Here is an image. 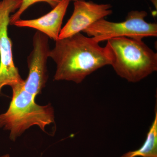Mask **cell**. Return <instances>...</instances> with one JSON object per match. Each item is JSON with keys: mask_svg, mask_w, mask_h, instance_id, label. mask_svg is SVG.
<instances>
[{"mask_svg": "<svg viewBox=\"0 0 157 157\" xmlns=\"http://www.w3.org/2000/svg\"><path fill=\"white\" fill-rule=\"evenodd\" d=\"M99 43L80 33L58 39L49 54L56 65L54 80L79 84L96 70L110 65L106 48Z\"/></svg>", "mask_w": 157, "mask_h": 157, "instance_id": "obj_1", "label": "cell"}, {"mask_svg": "<svg viewBox=\"0 0 157 157\" xmlns=\"http://www.w3.org/2000/svg\"><path fill=\"white\" fill-rule=\"evenodd\" d=\"M105 48L116 73L130 82H138L157 70V54L142 39L113 38Z\"/></svg>", "mask_w": 157, "mask_h": 157, "instance_id": "obj_2", "label": "cell"}, {"mask_svg": "<svg viewBox=\"0 0 157 157\" xmlns=\"http://www.w3.org/2000/svg\"><path fill=\"white\" fill-rule=\"evenodd\" d=\"M23 84L11 88L13 94L9 108L0 114V128L9 131L10 139L13 141L31 127L38 126L45 132V127L55 123L51 105L37 104L36 98L24 89Z\"/></svg>", "mask_w": 157, "mask_h": 157, "instance_id": "obj_3", "label": "cell"}, {"mask_svg": "<svg viewBox=\"0 0 157 157\" xmlns=\"http://www.w3.org/2000/svg\"><path fill=\"white\" fill-rule=\"evenodd\" d=\"M147 15L144 11H132L128 13L124 21L113 22L103 18L82 32L99 43L116 37L142 39L144 37H156L157 25L147 22L145 18Z\"/></svg>", "mask_w": 157, "mask_h": 157, "instance_id": "obj_4", "label": "cell"}, {"mask_svg": "<svg viewBox=\"0 0 157 157\" xmlns=\"http://www.w3.org/2000/svg\"><path fill=\"white\" fill-rule=\"evenodd\" d=\"M22 0H2L0 2V95L6 86L11 88L23 84L13 61L12 44L8 34L10 14L18 10Z\"/></svg>", "mask_w": 157, "mask_h": 157, "instance_id": "obj_5", "label": "cell"}, {"mask_svg": "<svg viewBox=\"0 0 157 157\" xmlns=\"http://www.w3.org/2000/svg\"><path fill=\"white\" fill-rule=\"evenodd\" d=\"M48 37L37 31L33 37V49L28 57L29 75L23 87L35 98L42 92L48 80L47 63L50 49Z\"/></svg>", "mask_w": 157, "mask_h": 157, "instance_id": "obj_6", "label": "cell"}, {"mask_svg": "<svg viewBox=\"0 0 157 157\" xmlns=\"http://www.w3.org/2000/svg\"><path fill=\"white\" fill-rule=\"evenodd\" d=\"M72 16L61 30L59 39H64L82 32L98 21L112 13L110 4H98L91 1L74 0Z\"/></svg>", "mask_w": 157, "mask_h": 157, "instance_id": "obj_7", "label": "cell"}, {"mask_svg": "<svg viewBox=\"0 0 157 157\" xmlns=\"http://www.w3.org/2000/svg\"><path fill=\"white\" fill-rule=\"evenodd\" d=\"M72 1L74 0H62L51 11L42 17L35 19H19L12 25L36 29L56 41L59 39L64 17Z\"/></svg>", "mask_w": 157, "mask_h": 157, "instance_id": "obj_8", "label": "cell"}, {"mask_svg": "<svg viewBox=\"0 0 157 157\" xmlns=\"http://www.w3.org/2000/svg\"><path fill=\"white\" fill-rule=\"evenodd\" d=\"M150 128L146 140L142 146L134 151L128 152L121 157H157V110Z\"/></svg>", "mask_w": 157, "mask_h": 157, "instance_id": "obj_9", "label": "cell"}, {"mask_svg": "<svg viewBox=\"0 0 157 157\" xmlns=\"http://www.w3.org/2000/svg\"><path fill=\"white\" fill-rule=\"evenodd\" d=\"M62 1V0H22V3L19 9L14 14L10 16L9 24L12 25L15 21L20 19V18L21 16L22 15L24 12L35 3L40 2L47 3L53 9Z\"/></svg>", "mask_w": 157, "mask_h": 157, "instance_id": "obj_10", "label": "cell"}, {"mask_svg": "<svg viewBox=\"0 0 157 157\" xmlns=\"http://www.w3.org/2000/svg\"><path fill=\"white\" fill-rule=\"evenodd\" d=\"M150 1L153 4L155 7H156V9H157V0H150Z\"/></svg>", "mask_w": 157, "mask_h": 157, "instance_id": "obj_11", "label": "cell"}, {"mask_svg": "<svg viewBox=\"0 0 157 157\" xmlns=\"http://www.w3.org/2000/svg\"><path fill=\"white\" fill-rule=\"evenodd\" d=\"M1 157H10V156L9 154H7L6 155H3Z\"/></svg>", "mask_w": 157, "mask_h": 157, "instance_id": "obj_12", "label": "cell"}]
</instances>
